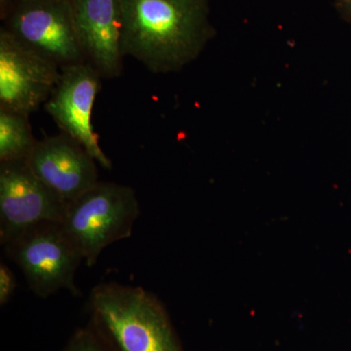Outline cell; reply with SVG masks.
Returning a JSON list of instances; mask_svg holds the SVG:
<instances>
[{
    "label": "cell",
    "mask_w": 351,
    "mask_h": 351,
    "mask_svg": "<svg viewBox=\"0 0 351 351\" xmlns=\"http://www.w3.org/2000/svg\"><path fill=\"white\" fill-rule=\"evenodd\" d=\"M121 47L154 73L180 71L213 38L208 0H119Z\"/></svg>",
    "instance_id": "6da1fadb"
},
{
    "label": "cell",
    "mask_w": 351,
    "mask_h": 351,
    "mask_svg": "<svg viewBox=\"0 0 351 351\" xmlns=\"http://www.w3.org/2000/svg\"><path fill=\"white\" fill-rule=\"evenodd\" d=\"M63 351H110L95 336L93 332L88 330H82L76 332L69 341V345Z\"/></svg>",
    "instance_id": "7c38bea8"
},
{
    "label": "cell",
    "mask_w": 351,
    "mask_h": 351,
    "mask_svg": "<svg viewBox=\"0 0 351 351\" xmlns=\"http://www.w3.org/2000/svg\"><path fill=\"white\" fill-rule=\"evenodd\" d=\"M90 307L119 351H182L162 304L143 288L100 284Z\"/></svg>",
    "instance_id": "7a4b0ae2"
},
{
    "label": "cell",
    "mask_w": 351,
    "mask_h": 351,
    "mask_svg": "<svg viewBox=\"0 0 351 351\" xmlns=\"http://www.w3.org/2000/svg\"><path fill=\"white\" fill-rule=\"evenodd\" d=\"M62 69L7 29L0 32V110L31 113L45 105L54 91Z\"/></svg>",
    "instance_id": "8992f818"
},
{
    "label": "cell",
    "mask_w": 351,
    "mask_h": 351,
    "mask_svg": "<svg viewBox=\"0 0 351 351\" xmlns=\"http://www.w3.org/2000/svg\"><path fill=\"white\" fill-rule=\"evenodd\" d=\"M101 77L87 62L64 66L44 106L64 134L82 145L99 165L110 170L112 161L101 149L92 125V112L100 90Z\"/></svg>",
    "instance_id": "ba28073f"
},
{
    "label": "cell",
    "mask_w": 351,
    "mask_h": 351,
    "mask_svg": "<svg viewBox=\"0 0 351 351\" xmlns=\"http://www.w3.org/2000/svg\"><path fill=\"white\" fill-rule=\"evenodd\" d=\"M78 39L87 63L101 77L121 75V11L119 0H71Z\"/></svg>",
    "instance_id": "30bf717a"
},
{
    "label": "cell",
    "mask_w": 351,
    "mask_h": 351,
    "mask_svg": "<svg viewBox=\"0 0 351 351\" xmlns=\"http://www.w3.org/2000/svg\"><path fill=\"white\" fill-rule=\"evenodd\" d=\"M4 247L38 297H49L62 289L78 294L75 277L83 258L62 223L32 226Z\"/></svg>",
    "instance_id": "277c9868"
},
{
    "label": "cell",
    "mask_w": 351,
    "mask_h": 351,
    "mask_svg": "<svg viewBox=\"0 0 351 351\" xmlns=\"http://www.w3.org/2000/svg\"><path fill=\"white\" fill-rule=\"evenodd\" d=\"M25 161L66 207L99 182L96 160L66 134L36 143Z\"/></svg>",
    "instance_id": "9c48e42d"
},
{
    "label": "cell",
    "mask_w": 351,
    "mask_h": 351,
    "mask_svg": "<svg viewBox=\"0 0 351 351\" xmlns=\"http://www.w3.org/2000/svg\"><path fill=\"white\" fill-rule=\"evenodd\" d=\"M5 13L4 29L60 68L86 62L71 0L15 1Z\"/></svg>",
    "instance_id": "5b68a950"
},
{
    "label": "cell",
    "mask_w": 351,
    "mask_h": 351,
    "mask_svg": "<svg viewBox=\"0 0 351 351\" xmlns=\"http://www.w3.org/2000/svg\"><path fill=\"white\" fill-rule=\"evenodd\" d=\"M66 205L34 174L25 160L0 162V242L5 245L27 228L62 223Z\"/></svg>",
    "instance_id": "52a82bcc"
},
{
    "label": "cell",
    "mask_w": 351,
    "mask_h": 351,
    "mask_svg": "<svg viewBox=\"0 0 351 351\" xmlns=\"http://www.w3.org/2000/svg\"><path fill=\"white\" fill-rule=\"evenodd\" d=\"M36 143L27 115L0 110V162L27 160Z\"/></svg>",
    "instance_id": "8fae6325"
},
{
    "label": "cell",
    "mask_w": 351,
    "mask_h": 351,
    "mask_svg": "<svg viewBox=\"0 0 351 351\" xmlns=\"http://www.w3.org/2000/svg\"><path fill=\"white\" fill-rule=\"evenodd\" d=\"M15 1H27V0H0V2H1L2 9H5L9 4L13 3V2Z\"/></svg>",
    "instance_id": "9a60e30c"
},
{
    "label": "cell",
    "mask_w": 351,
    "mask_h": 351,
    "mask_svg": "<svg viewBox=\"0 0 351 351\" xmlns=\"http://www.w3.org/2000/svg\"><path fill=\"white\" fill-rule=\"evenodd\" d=\"M335 4L339 13L351 23V0H335Z\"/></svg>",
    "instance_id": "5bb4252c"
},
{
    "label": "cell",
    "mask_w": 351,
    "mask_h": 351,
    "mask_svg": "<svg viewBox=\"0 0 351 351\" xmlns=\"http://www.w3.org/2000/svg\"><path fill=\"white\" fill-rule=\"evenodd\" d=\"M138 214L140 205L133 189L99 182L68 205L62 225L90 267L104 249L131 237Z\"/></svg>",
    "instance_id": "3957f363"
},
{
    "label": "cell",
    "mask_w": 351,
    "mask_h": 351,
    "mask_svg": "<svg viewBox=\"0 0 351 351\" xmlns=\"http://www.w3.org/2000/svg\"><path fill=\"white\" fill-rule=\"evenodd\" d=\"M15 290V274L3 263H0V304L1 306H4L10 301Z\"/></svg>",
    "instance_id": "4fadbf2b"
}]
</instances>
